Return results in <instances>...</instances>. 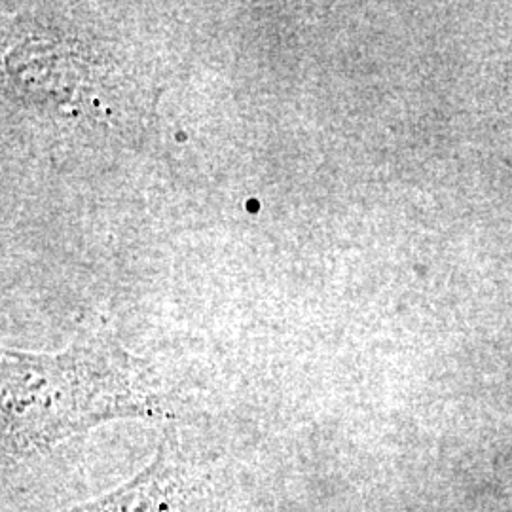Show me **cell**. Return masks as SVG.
<instances>
[{"label":"cell","instance_id":"cell-1","mask_svg":"<svg viewBox=\"0 0 512 512\" xmlns=\"http://www.w3.org/2000/svg\"><path fill=\"white\" fill-rule=\"evenodd\" d=\"M160 414L147 365L109 336L80 338L57 355L2 353L4 459L48 452L103 421Z\"/></svg>","mask_w":512,"mask_h":512},{"label":"cell","instance_id":"cell-2","mask_svg":"<svg viewBox=\"0 0 512 512\" xmlns=\"http://www.w3.org/2000/svg\"><path fill=\"white\" fill-rule=\"evenodd\" d=\"M186 495L184 465L164 448L126 484L63 512H184Z\"/></svg>","mask_w":512,"mask_h":512}]
</instances>
